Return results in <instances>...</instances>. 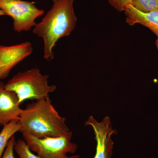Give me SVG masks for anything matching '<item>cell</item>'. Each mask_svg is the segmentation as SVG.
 <instances>
[{
    "label": "cell",
    "mask_w": 158,
    "mask_h": 158,
    "mask_svg": "<svg viewBox=\"0 0 158 158\" xmlns=\"http://www.w3.org/2000/svg\"><path fill=\"white\" fill-rule=\"evenodd\" d=\"M57 0H52L53 2H56V1Z\"/></svg>",
    "instance_id": "17"
},
{
    "label": "cell",
    "mask_w": 158,
    "mask_h": 158,
    "mask_svg": "<svg viewBox=\"0 0 158 158\" xmlns=\"http://www.w3.org/2000/svg\"><path fill=\"white\" fill-rule=\"evenodd\" d=\"M132 5L144 13L158 11V0H131Z\"/></svg>",
    "instance_id": "11"
},
{
    "label": "cell",
    "mask_w": 158,
    "mask_h": 158,
    "mask_svg": "<svg viewBox=\"0 0 158 158\" xmlns=\"http://www.w3.org/2000/svg\"><path fill=\"white\" fill-rule=\"evenodd\" d=\"M6 15V14H5V12L4 11H2L1 9H0V16H2V15Z\"/></svg>",
    "instance_id": "15"
},
{
    "label": "cell",
    "mask_w": 158,
    "mask_h": 158,
    "mask_svg": "<svg viewBox=\"0 0 158 158\" xmlns=\"http://www.w3.org/2000/svg\"><path fill=\"white\" fill-rule=\"evenodd\" d=\"M48 77L43 75L38 68H33L16 74L5 84V88L16 94L20 104L26 100L48 98L49 94L57 88L48 85Z\"/></svg>",
    "instance_id": "3"
},
{
    "label": "cell",
    "mask_w": 158,
    "mask_h": 158,
    "mask_svg": "<svg viewBox=\"0 0 158 158\" xmlns=\"http://www.w3.org/2000/svg\"><path fill=\"white\" fill-rule=\"evenodd\" d=\"M109 3L118 11H124L126 7L131 5V0H108Z\"/></svg>",
    "instance_id": "13"
},
{
    "label": "cell",
    "mask_w": 158,
    "mask_h": 158,
    "mask_svg": "<svg viewBox=\"0 0 158 158\" xmlns=\"http://www.w3.org/2000/svg\"><path fill=\"white\" fill-rule=\"evenodd\" d=\"M14 149L19 158H40L39 156L33 153L28 147L25 141L21 139H19L16 141Z\"/></svg>",
    "instance_id": "12"
},
{
    "label": "cell",
    "mask_w": 158,
    "mask_h": 158,
    "mask_svg": "<svg viewBox=\"0 0 158 158\" xmlns=\"http://www.w3.org/2000/svg\"><path fill=\"white\" fill-rule=\"evenodd\" d=\"M19 132L36 138L59 137L70 131L65 118L60 116L49 98L36 100L23 110Z\"/></svg>",
    "instance_id": "1"
},
{
    "label": "cell",
    "mask_w": 158,
    "mask_h": 158,
    "mask_svg": "<svg viewBox=\"0 0 158 158\" xmlns=\"http://www.w3.org/2000/svg\"><path fill=\"white\" fill-rule=\"evenodd\" d=\"M15 141V136H13L9 140L6 148L2 158H15L14 155V147Z\"/></svg>",
    "instance_id": "14"
},
{
    "label": "cell",
    "mask_w": 158,
    "mask_h": 158,
    "mask_svg": "<svg viewBox=\"0 0 158 158\" xmlns=\"http://www.w3.org/2000/svg\"><path fill=\"white\" fill-rule=\"evenodd\" d=\"M21 125L19 119H15L4 125L0 132V158H2L4 150L7 147L10 139L15 133L19 131Z\"/></svg>",
    "instance_id": "10"
},
{
    "label": "cell",
    "mask_w": 158,
    "mask_h": 158,
    "mask_svg": "<svg viewBox=\"0 0 158 158\" xmlns=\"http://www.w3.org/2000/svg\"><path fill=\"white\" fill-rule=\"evenodd\" d=\"M16 94L6 90L5 84L0 81V125L15 120H19L22 109Z\"/></svg>",
    "instance_id": "8"
},
{
    "label": "cell",
    "mask_w": 158,
    "mask_h": 158,
    "mask_svg": "<svg viewBox=\"0 0 158 158\" xmlns=\"http://www.w3.org/2000/svg\"><path fill=\"white\" fill-rule=\"evenodd\" d=\"M34 2L22 0H0V9L13 19V29L18 33L28 31L35 27V21L44 14Z\"/></svg>",
    "instance_id": "5"
},
{
    "label": "cell",
    "mask_w": 158,
    "mask_h": 158,
    "mask_svg": "<svg viewBox=\"0 0 158 158\" xmlns=\"http://www.w3.org/2000/svg\"><path fill=\"white\" fill-rule=\"evenodd\" d=\"M156 45L157 48V49L158 50V38L157 39V40H156Z\"/></svg>",
    "instance_id": "16"
},
{
    "label": "cell",
    "mask_w": 158,
    "mask_h": 158,
    "mask_svg": "<svg viewBox=\"0 0 158 158\" xmlns=\"http://www.w3.org/2000/svg\"><path fill=\"white\" fill-rule=\"evenodd\" d=\"M32 44L23 43L17 45H0V79L6 78L15 65L32 53Z\"/></svg>",
    "instance_id": "7"
},
{
    "label": "cell",
    "mask_w": 158,
    "mask_h": 158,
    "mask_svg": "<svg viewBox=\"0 0 158 158\" xmlns=\"http://www.w3.org/2000/svg\"><path fill=\"white\" fill-rule=\"evenodd\" d=\"M85 126H90L93 128L97 142L96 154L94 158H111L113 155L114 143L112 136L117 134L113 129L110 118L106 116L101 122H98L92 116H90L85 123ZM74 156L71 158H80Z\"/></svg>",
    "instance_id": "6"
},
{
    "label": "cell",
    "mask_w": 158,
    "mask_h": 158,
    "mask_svg": "<svg viewBox=\"0 0 158 158\" xmlns=\"http://www.w3.org/2000/svg\"><path fill=\"white\" fill-rule=\"evenodd\" d=\"M74 0H57L33 32L44 41V57L53 59V49L58 40L68 36L75 27L77 18L73 9Z\"/></svg>",
    "instance_id": "2"
},
{
    "label": "cell",
    "mask_w": 158,
    "mask_h": 158,
    "mask_svg": "<svg viewBox=\"0 0 158 158\" xmlns=\"http://www.w3.org/2000/svg\"><path fill=\"white\" fill-rule=\"evenodd\" d=\"M124 11L126 15V22L129 25L140 24L149 29L158 38V11L144 13L129 5Z\"/></svg>",
    "instance_id": "9"
},
{
    "label": "cell",
    "mask_w": 158,
    "mask_h": 158,
    "mask_svg": "<svg viewBox=\"0 0 158 158\" xmlns=\"http://www.w3.org/2000/svg\"><path fill=\"white\" fill-rule=\"evenodd\" d=\"M72 131L59 137L40 138L30 134H23V138L31 151L40 158H71L68 153L76 152L78 145L71 142Z\"/></svg>",
    "instance_id": "4"
}]
</instances>
